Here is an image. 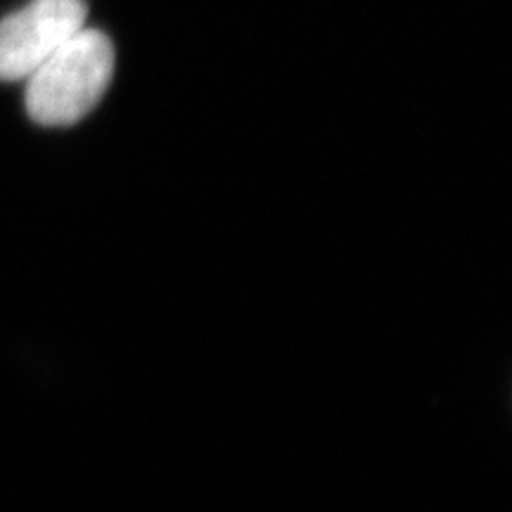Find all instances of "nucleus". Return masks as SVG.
Returning <instances> with one entry per match:
<instances>
[{
  "instance_id": "f257e3e1",
  "label": "nucleus",
  "mask_w": 512,
  "mask_h": 512,
  "mask_svg": "<svg viewBox=\"0 0 512 512\" xmlns=\"http://www.w3.org/2000/svg\"><path fill=\"white\" fill-rule=\"evenodd\" d=\"M112 76V41L83 27L27 79L29 117L41 126H72L95 110Z\"/></svg>"
},
{
  "instance_id": "f03ea898",
  "label": "nucleus",
  "mask_w": 512,
  "mask_h": 512,
  "mask_svg": "<svg viewBox=\"0 0 512 512\" xmlns=\"http://www.w3.org/2000/svg\"><path fill=\"white\" fill-rule=\"evenodd\" d=\"M83 0H31L0 19V81H27L57 48L86 27Z\"/></svg>"
}]
</instances>
